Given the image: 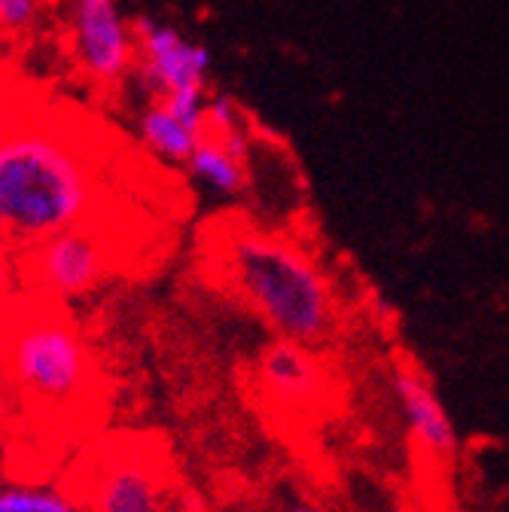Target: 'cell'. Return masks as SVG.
<instances>
[{"mask_svg":"<svg viewBox=\"0 0 509 512\" xmlns=\"http://www.w3.org/2000/svg\"><path fill=\"white\" fill-rule=\"evenodd\" d=\"M244 125L238 104L229 95H208V107H205V128L208 135H226L232 128Z\"/></svg>","mask_w":509,"mask_h":512,"instance_id":"15","label":"cell"},{"mask_svg":"<svg viewBox=\"0 0 509 512\" xmlns=\"http://www.w3.org/2000/svg\"><path fill=\"white\" fill-rule=\"evenodd\" d=\"M86 512H177L171 467L147 439H110L83 458L68 488Z\"/></svg>","mask_w":509,"mask_h":512,"instance_id":"4","label":"cell"},{"mask_svg":"<svg viewBox=\"0 0 509 512\" xmlns=\"http://www.w3.org/2000/svg\"><path fill=\"white\" fill-rule=\"evenodd\" d=\"M19 293H25L22 253L0 238V311H7L19 299Z\"/></svg>","mask_w":509,"mask_h":512,"instance_id":"14","label":"cell"},{"mask_svg":"<svg viewBox=\"0 0 509 512\" xmlns=\"http://www.w3.org/2000/svg\"><path fill=\"white\" fill-rule=\"evenodd\" d=\"M113 168L98 132L55 107H13L0 125V238L19 253L89 223H110Z\"/></svg>","mask_w":509,"mask_h":512,"instance_id":"1","label":"cell"},{"mask_svg":"<svg viewBox=\"0 0 509 512\" xmlns=\"http://www.w3.org/2000/svg\"><path fill=\"white\" fill-rule=\"evenodd\" d=\"M287 512H327L321 503H311V500H296Z\"/></svg>","mask_w":509,"mask_h":512,"instance_id":"17","label":"cell"},{"mask_svg":"<svg viewBox=\"0 0 509 512\" xmlns=\"http://www.w3.org/2000/svg\"><path fill=\"white\" fill-rule=\"evenodd\" d=\"M0 403L31 418L86 415L98 403V360L61 305L25 293L0 311Z\"/></svg>","mask_w":509,"mask_h":512,"instance_id":"3","label":"cell"},{"mask_svg":"<svg viewBox=\"0 0 509 512\" xmlns=\"http://www.w3.org/2000/svg\"><path fill=\"white\" fill-rule=\"evenodd\" d=\"M13 95H10V83H7V74H4V61H0V125L7 122V116L13 113Z\"/></svg>","mask_w":509,"mask_h":512,"instance_id":"16","label":"cell"},{"mask_svg":"<svg viewBox=\"0 0 509 512\" xmlns=\"http://www.w3.org/2000/svg\"><path fill=\"white\" fill-rule=\"evenodd\" d=\"M394 397L409 439L424 455L445 461L458 452V427L436 397L433 384L418 369L400 366L394 372Z\"/></svg>","mask_w":509,"mask_h":512,"instance_id":"8","label":"cell"},{"mask_svg":"<svg viewBox=\"0 0 509 512\" xmlns=\"http://www.w3.org/2000/svg\"><path fill=\"white\" fill-rule=\"evenodd\" d=\"M205 132L186 125L183 119H177L162 101H147V107L138 113V141L141 147L162 159V162H177L183 165L189 156L196 153V147L202 144Z\"/></svg>","mask_w":509,"mask_h":512,"instance_id":"11","label":"cell"},{"mask_svg":"<svg viewBox=\"0 0 509 512\" xmlns=\"http://www.w3.org/2000/svg\"><path fill=\"white\" fill-rule=\"evenodd\" d=\"M122 235L110 223L58 232L22 253V284L43 302H71L98 290L122 266Z\"/></svg>","mask_w":509,"mask_h":512,"instance_id":"5","label":"cell"},{"mask_svg":"<svg viewBox=\"0 0 509 512\" xmlns=\"http://www.w3.org/2000/svg\"><path fill=\"white\" fill-rule=\"evenodd\" d=\"M247 125H238L226 135H205L196 153L183 162L186 174L217 199H241L250 183L247 168Z\"/></svg>","mask_w":509,"mask_h":512,"instance_id":"9","label":"cell"},{"mask_svg":"<svg viewBox=\"0 0 509 512\" xmlns=\"http://www.w3.org/2000/svg\"><path fill=\"white\" fill-rule=\"evenodd\" d=\"M263 391L284 406H305L317 394V363L308 348L281 342L269 345L257 363Z\"/></svg>","mask_w":509,"mask_h":512,"instance_id":"10","label":"cell"},{"mask_svg":"<svg viewBox=\"0 0 509 512\" xmlns=\"http://www.w3.org/2000/svg\"><path fill=\"white\" fill-rule=\"evenodd\" d=\"M211 250L220 278L281 342L317 348L333 339L339 327L333 287L296 241L247 223H223Z\"/></svg>","mask_w":509,"mask_h":512,"instance_id":"2","label":"cell"},{"mask_svg":"<svg viewBox=\"0 0 509 512\" xmlns=\"http://www.w3.org/2000/svg\"><path fill=\"white\" fill-rule=\"evenodd\" d=\"M0 512H86V506L61 485L49 482H4Z\"/></svg>","mask_w":509,"mask_h":512,"instance_id":"12","label":"cell"},{"mask_svg":"<svg viewBox=\"0 0 509 512\" xmlns=\"http://www.w3.org/2000/svg\"><path fill=\"white\" fill-rule=\"evenodd\" d=\"M68 46L77 74L95 92L113 95L132 80L135 22L119 0H68Z\"/></svg>","mask_w":509,"mask_h":512,"instance_id":"6","label":"cell"},{"mask_svg":"<svg viewBox=\"0 0 509 512\" xmlns=\"http://www.w3.org/2000/svg\"><path fill=\"white\" fill-rule=\"evenodd\" d=\"M43 13V0H0V37L28 34Z\"/></svg>","mask_w":509,"mask_h":512,"instance_id":"13","label":"cell"},{"mask_svg":"<svg viewBox=\"0 0 509 512\" xmlns=\"http://www.w3.org/2000/svg\"><path fill=\"white\" fill-rule=\"evenodd\" d=\"M138 58L132 80L147 101H165L180 92H208L211 52L205 43L189 40L177 25L141 16L135 19Z\"/></svg>","mask_w":509,"mask_h":512,"instance_id":"7","label":"cell"}]
</instances>
